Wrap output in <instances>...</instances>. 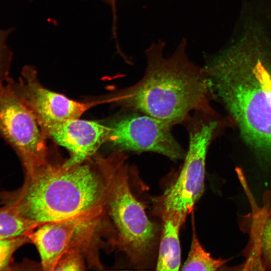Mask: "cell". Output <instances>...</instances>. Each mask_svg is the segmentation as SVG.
<instances>
[{"mask_svg":"<svg viewBox=\"0 0 271 271\" xmlns=\"http://www.w3.org/2000/svg\"><path fill=\"white\" fill-rule=\"evenodd\" d=\"M93 157L69 168L49 160L25 171L21 187L0 191V205L37 224L102 212L110 180L124 156L115 151Z\"/></svg>","mask_w":271,"mask_h":271,"instance_id":"1","label":"cell"},{"mask_svg":"<svg viewBox=\"0 0 271 271\" xmlns=\"http://www.w3.org/2000/svg\"><path fill=\"white\" fill-rule=\"evenodd\" d=\"M183 39L175 52L165 57V43H153L145 51L147 67L142 78L117 94L116 102L148 114L171 126L185 123L191 112L212 115V95L204 67L192 62Z\"/></svg>","mask_w":271,"mask_h":271,"instance_id":"2","label":"cell"},{"mask_svg":"<svg viewBox=\"0 0 271 271\" xmlns=\"http://www.w3.org/2000/svg\"><path fill=\"white\" fill-rule=\"evenodd\" d=\"M213 98L220 99L244 133L257 144L271 147V75L258 63L239 74L214 57L204 66Z\"/></svg>","mask_w":271,"mask_h":271,"instance_id":"3","label":"cell"},{"mask_svg":"<svg viewBox=\"0 0 271 271\" xmlns=\"http://www.w3.org/2000/svg\"><path fill=\"white\" fill-rule=\"evenodd\" d=\"M126 160L117 167L108 186L101 222L102 237L106 238L110 248L123 252L132 264L140 266L150 256L157 227L131 191Z\"/></svg>","mask_w":271,"mask_h":271,"instance_id":"4","label":"cell"},{"mask_svg":"<svg viewBox=\"0 0 271 271\" xmlns=\"http://www.w3.org/2000/svg\"><path fill=\"white\" fill-rule=\"evenodd\" d=\"M214 117L196 111L184 123L189 134L188 149L176 180L156 201L157 213L173 211L187 216L202 195L207 153L219 126Z\"/></svg>","mask_w":271,"mask_h":271,"instance_id":"5","label":"cell"},{"mask_svg":"<svg viewBox=\"0 0 271 271\" xmlns=\"http://www.w3.org/2000/svg\"><path fill=\"white\" fill-rule=\"evenodd\" d=\"M0 137L16 152L25 171L49 161L46 137L35 116L7 82L0 86Z\"/></svg>","mask_w":271,"mask_h":271,"instance_id":"6","label":"cell"},{"mask_svg":"<svg viewBox=\"0 0 271 271\" xmlns=\"http://www.w3.org/2000/svg\"><path fill=\"white\" fill-rule=\"evenodd\" d=\"M110 126L108 142L117 151L153 152L173 160L185 156L171 132L172 126L148 114L135 111L119 117Z\"/></svg>","mask_w":271,"mask_h":271,"instance_id":"7","label":"cell"},{"mask_svg":"<svg viewBox=\"0 0 271 271\" xmlns=\"http://www.w3.org/2000/svg\"><path fill=\"white\" fill-rule=\"evenodd\" d=\"M7 83L32 112L40 126L79 118L85 111L97 105L116 100L115 96L88 102L71 99L44 87L39 81L35 67L31 65L23 68L18 81L10 77Z\"/></svg>","mask_w":271,"mask_h":271,"instance_id":"8","label":"cell"},{"mask_svg":"<svg viewBox=\"0 0 271 271\" xmlns=\"http://www.w3.org/2000/svg\"><path fill=\"white\" fill-rule=\"evenodd\" d=\"M45 136L53 139L70 152L63 165L66 168L83 163L93 157L108 142L110 126L91 120L70 119L40 126Z\"/></svg>","mask_w":271,"mask_h":271,"instance_id":"9","label":"cell"},{"mask_svg":"<svg viewBox=\"0 0 271 271\" xmlns=\"http://www.w3.org/2000/svg\"><path fill=\"white\" fill-rule=\"evenodd\" d=\"M101 212L42 223L29 231L26 236L36 247L42 268L54 271L62 257L72 246L77 232L85 221L100 217Z\"/></svg>","mask_w":271,"mask_h":271,"instance_id":"10","label":"cell"},{"mask_svg":"<svg viewBox=\"0 0 271 271\" xmlns=\"http://www.w3.org/2000/svg\"><path fill=\"white\" fill-rule=\"evenodd\" d=\"M158 214L163 226L156 270H178L181 264L179 231L187 216L173 211Z\"/></svg>","mask_w":271,"mask_h":271,"instance_id":"11","label":"cell"},{"mask_svg":"<svg viewBox=\"0 0 271 271\" xmlns=\"http://www.w3.org/2000/svg\"><path fill=\"white\" fill-rule=\"evenodd\" d=\"M255 219L256 235L255 240L257 245L260 260L265 269L271 270V200L259 211Z\"/></svg>","mask_w":271,"mask_h":271,"instance_id":"12","label":"cell"},{"mask_svg":"<svg viewBox=\"0 0 271 271\" xmlns=\"http://www.w3.org/2000/svg\"><path fill=\"white\" fill-rule=\"evenodd\" d=\"M193 235L188 257L182 266V270H216L227 261V259H215L203 247L198 240L192 214Z\"/></svg>","mask_w":271,"mask_h":271,"instance_id":"13","label":"cell"},{"mask_svg":"<svg viewBox=\"0 0 271 271\" xmlns=\"http://www.w3.org/2000/svg\"><path fill=\"white\" fill-rule=\"evenodd\" d=\"M38 224L23 218L10 207L2 205L0 207L1 239L26 236Z\"/></svg>","mask_w":271,"mask_h":271,"instance_id":"14","label":"cell"},{"mask_svg":"<svg viewBox=\"0 0 271 271\" xmlns=\"http://www.w3.org/2000/svg\"><path fill=\"white\" fill-rule=\"evenodd\" d=\"M27 243H30V241L26 236L0 238V270L12 269L13 254L19 248Z\"/></svg>","mask_w":271,"mask_h":271,"instance_id":"15","label":"cell"},{"mask_svg":"<svg viewBox=\"0 0 271 271\" xmlns=\"http://www.w3.org/2000/svg\"><path fill=\"white\" fill-rule=\"evenodd\" d=\"M14 31V28L0 29V86L6 83L10 77L13 54L8 45L7 39Z\"/></svg>","mask_w":271,"mask_h":271,"instance_id":"16","label":"cell"},{"mask_svg":"<svg viewBox=\"0 0 271 271\" xmlns=\"http://www.w3.org/2000/svg\"><path fill=\"white\" fill-rule=\"evenodd\" d=\"M86 258L80 251L71 247L62 256L54 270H84L86 267Z\"/></svg>","mask_w":271,"mask_h":271,"instance_id":"17","label":"cell"},{"mask_svg":"<svg viewBox=\"0 0 271 271\" xmlns=\"http://www.w3.org/2000/svg\"><path fill=\"white\" fill-rule=\"evenodd\" d=\"M105 3L111 6L113 15V18H114V21H115L116 19V13H115V2L116 0H102Z\"/></svg>","mask_w":271,"mask_h":271,"instance_id":"18","label":"cell"}]
</instances>
